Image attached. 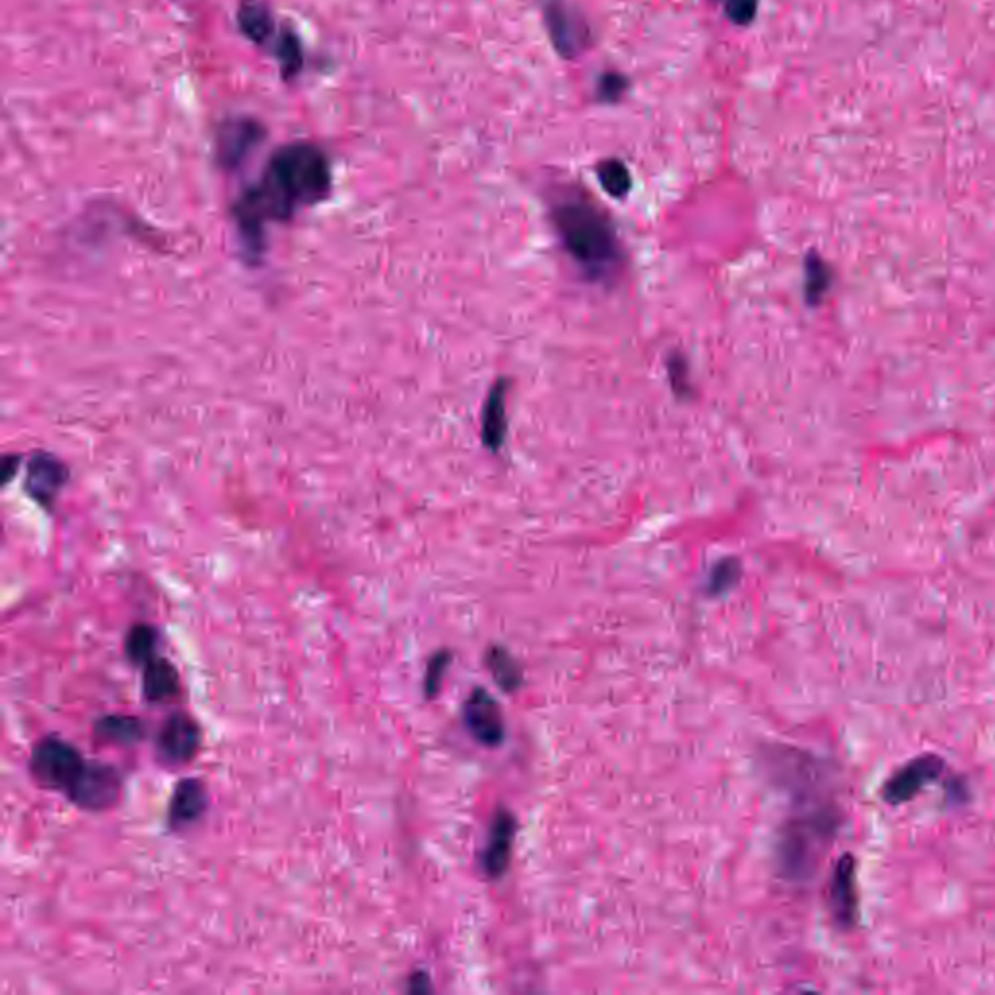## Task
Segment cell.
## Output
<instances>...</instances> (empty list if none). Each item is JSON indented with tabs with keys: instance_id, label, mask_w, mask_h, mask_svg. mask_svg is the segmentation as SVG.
<instances>
[{
	"instance_id": "cell-21",
	"label": "cell",
	"mask_w": 995,
	"mask_h": 995,
	"mask_svg": "<svg viewBox=\"0 0 995 995\" xmlns=\"http://www.w3.org/2000/svg\"><path fill=\"white\" fill-rule=\"evenodd\" d=\"M125 656L133 666L144 667L150 659L156 658L158 648V630L156 626L146 623H136L125 634Z\"/></svg>"
},
{
	"instance_id": "cell-15",
	"label": "cell",
	"mask_w": 995,
	"mask_h": 995,
	"mask_svg": "<svg viewBox=\"0 0 995 995\" xmlns=\"http://www.w3.org/2000/svg\"><path fill=\"white\" fill-rule=\"evenodd\" d=\"M507 381L498 380L490 388L489 396L482 406L481 436L482 444L490 451L498 454L507 434Z\"/></svg>"
},
{
	"instance_id": "cell-1",
	"label": "cell",
	"mask_w": 995,
	"mask_h": 995,
	"mask_svg": "<svg viewBox=\"0 0 995 995\" xmlns=\"http://www.w3.org/2000/svg\"><path fill=\"white\" fill-rule=\"evenodd\" d=\"M331 186V161L317 144L290 143L277 148L261 178L245 187L232 206L245 254L259 257L270 224L290 222L298 212L325 201Z\"/></svg>"
},
{
	"instance_id": "cell-10",
	"label": "cell",
	"mask_w": 995,
	"mask_h": 995,
	"mask_svg": "<svg viewBox=\"0 0 995 995\" xmlns=\"http://www.w3.org/2000/svg\"><path fill=\"white\" fill-rule=\"evenodd\" d=\"M856 858L852 853H843L836 861L830 888H828V908L832 914L836 926L842 929H853L860 918V898H858V875H856Z\"/></svg>"
},
{
	"instance_id": "cell-22",
	"label": "cell",
	"mask_w": 995,
	"mask_h": 995,
	"mask_svg": "<svg viewBox=\"0 0 995 995\" xmlns=\"http://www.w3.org/2000/svg\"><path fill=\"white\" fill-rule=\"evenodd\" d=\"M275 59L279 60L280 75L284 80L298 77L304 68V47L292 30H282L272 47Z\"/></svg>"
},
{
	"instance_id": "cell-18",
	"label": "cell",
	"mask_w": 995,
	"mask_h": 995,
	"mask_svg": "<svg viewBox=\"0 0 995 995\" xmlns=\"http://www.w3.org/2000/svg\"><path fill=\"white\" fill-rule=\"evenodd\" d=\"M146 731H148L146 722L131 714H108L98 717L93 724V737L98 741L118 747H131L144 741Z\"/></svg>"
},
{
	"instance_id": "cell-11",
	"label": "cell",
	"mask_w": 995,
	"mask_h": 995,
	"mask_svg": "<svg viewBox=\"0 0 995 995\" xmlns=\"http://www.w3.org/2000/svg\"><path fill=\"white\" fill-rule=\"evenodd\" d=\"M463 724L484 747H498L506 737L502 709L484 689H474L465 701Z\"/></svg>"
},
{
	"instance_id": "cell-5",
	"label": "cell",
	"mask_w": 995,
	"mask_h": 995,
	"mask_svg": "<svg viewBox=\"0 0 995 995\" xmlns=\"http://www.w3.org/2000/svg\"><path fill=\"white\" fill-rule=\"evenodd\" d=\"M121 793H123L121 770L105 762L88 760L65 795L78 809L103 813L118 805Z\"/></svg>"
},
{
	"instance_id": "cell-25",
	"label": "cell",
	"mask_w": 995,
	"mask_h": 995,
	"mask_svg": "<svg viewBox=\"0 0 995 995\" xmlns=\"http://www.w3.org/2000/svg\"><path fill=\"white\" fill-rule=\"evenodd\" d=\"M449 663H451V653L447 650L438 651V653L432 656L428 667H426V675H424V696L426 698L438 696L441 683H444V677H446L447 669H449Z\"/></svg>"
},
{
	"instance_id": "cell-14",
	"label": "cell",
	"mask_w": 995,
	"mask_h": 995,
	"mask_svg": "<svg viewBox=\"0 0 995 995\" xmlns=\"http://www.w3.org/2000/svg\"><path fill=\"white\" fill-rule=\"evenodd\" d=\"M67 479V467L59 459L40 454L27 467L26 490L35 502L52 507Z\"/></svg>"
},
{
	"instance_id": "cell-19",
	"label": "cell",
	"mask_w": 995,
	"mask_h": 995,
	"mask_svg": "<svg viewBox=\"0 0 995 995\" xmlns=\"http://www.w3.org/2000/svg\"><path fill=\"white\" fill-rule=\"evenodd\" d=\"M832 269L820 255L809 254L803 262V294L809 305H818L832 288Z\"/></svg>"
},
{
	"instance_id": "cell-29",
	"label": "cell",
	"mask_w": 995,
	"mask_h": 995,
	"mask_svg": "<svg viewBox=\"0 0 995 995\" xmlns=\"http://www.w3.org/2000/svg\"><path fill=\"white\" fill-rule=\"evenodd\" d=\"M406 990H409V992H413V994H426V992H431L432 986L428 974H426V972H416V974H413V976H411V980H409V986H406Z\"/></svg>"
},
{
	"instance_id": "cell-23",
	"label": "cell",
	"mask_w": 995,
	"mask_h": 995,
	"mask_svg": "<svg viewBox=\"0 0 995 995\" xmlns=\"http://www.w3.org/2000/svg\"><path fill=\"white\" fill-rule=\"evenodd\" d=\"M597 179L605 193L613 199H625L633 189V178L625 164L616 158L601 161L597 166Z\"/></svg>"
},
{
	"instance_id": "cell-13",
	"label": "cell",
	"mask_w": 995,
	"mask_h": 995,
	"mask_svg": "<svg viewBox=\"0 0 995 995\" xmlns=\"http://www.w3.org/2000/svg\"><path fill=\"white\" fill-rule=\"evenodd\" d=\"M515 818L510 810H498L490 825L489 842L482 852V869L490 879H500L506 873L514 848Z\"/></svg>"
},
{
	"instance_id": "cell-6",
	"label": "cell",
	"mask_w": 995,
	"mask_h": 995,
	"mask_svg": "<svg viewBox=\"0 0 995 995\" xmlns=\"http://www.w3.org/2000/svg\"><path fill=\"white\" fill-rule=\"evenodd\" d=\"M199 749L201 727L186 712L169 714L154 739L156 759L168 768L186 767L197 757Z\"/></svg>"
},
{
	"instance_id": "cell-27",
	"label": "cell",
	"mask_w": 995,
	"mask_h": 995,
	"mask_svg": "<svg viewBox=\"0 0 995 995\" xmlns=\"http://www.w3.org/2000/svg\"><path fill=\"white\" fill-rule=\"evenodd\" d=\"M667 371H669V380H671V385L675 389V393L679 396L691 395V381H689V364L684 360L683 355L679 353H673V355L667 358Z\"/></svg>"
},
{
	"instance_id": "cell-3",
	"label": "cell",
	"mask_w": 995,
	"mask_h": 995,
	"mask_svg": "<svg viewBox=\"0 0 995 995\" xmlns=\"http://www.w3.org/2000/svg\"><path fill=\"white\" fill-rule=\"evenodd\" d=\"M838 825L840 817L832 805H820L792 818L778 843V861L785 877L792 881L809 879L817 869L820 853L832 842Z\"/></svg>"
},
{
	"instance_id": "cell-28",
	"label": "cell",
	"mask_w": 995,
	"mask_h": 995,
	"mask_svg": "<svg viewBox=\"0 0 995 995\" xmlns=\"http://www.w3.org/2000/svg\"><path fill=\"white\" fill-rule=\"evenodd\" d=\"M759 12V0H726V14L735 26H749Z\"/></svg>"
},
{
	"instance_id": "cell-26",
	"label": "cell",
	"mask_w": 995,
	"mask_h": 995,
	"mask_svg": "<svg viewBox=\"0 0 995 995\" xmlns=\"http://www.w3.org/2000/svg\"><path fill=\"white\" fill-rule=\"evenodd\" d=\"M628 86L630 85L623 75L605 72V75H601L600 82H597V100L601 103H616L625 96Z\"/></svg>"
},
{
	"instance_id": "cell-8",
	"label": "cell",
	"mask_w": 995,
	"mask_h": 995,
	"mask_svg": "<svg viewBox=\"0 0 995 995\" xmlns=\"http://www.w3.org/2000/svg\"><path fill=\"white\" fill-rule=\"evenodd\" d=\"M944 770H947V764L939 754H933V752L919 754L910 762H906L903 768H898L893 776L886 780L883 792H881L883 800L893 807L912 802L929 784L941 780Z\"/></svg>"
},
{
	"instance_id": "cell-20",
	"label": "cell",
	"mask_w": 995,
	"mask_h": 995,
	"mask_svg": "<svg viewBox=\"0 0 995 995\" xmlns=\"http://www.w3.org/2000/svg\"><path fill=\"white\" fill-rule=\"evenodd\" d=\"M487 666H489L490 675L494 679V683L502 691L515 692L524 683L522 667L515 661L514 656L510 651L500 648V646H492L487 651Z\"/></svg>"
},
{
	"instance_id": "cell-24",
	"label": "cell",
	"mask_w": 995,
	"mask_h": 995,
	"mask_svg": "<svg viewBox=\"0 0 995 995\" xmlns=\"http://www.w3.org/2000/svg\"><path fill=\"white\" fill-rule=\"evenodd\" d=\"M741 578V564L735 558H724L719 560L712 570H709L708 583L706 591L712 597L726 595L727 591L734 590Z\"/></svg>"
},
{
	"instance_id": "cell-7",
	"label": "cell",
	"mask_w": 995,
	"mask_h": 995,
	"mask_svg": "<svg viewBox=\"0 0 995 995\" xmlns=\"http://www.w3.org/2000/svg\"><path fill=\"white\" fill-rule=\"evenodd\" d=\"M545 26L555 52L566 60H574L590 45V27L575 14L568 0H539Z\"/></svg>"
},
{
	"instance_id": "cell-9",
	"label": "cell",
	"mask_w": 995,
	"mask_h": 995,
	"mask_svg": "<svg viewBox=\"0 0 995 995\" xmlns=\"http://www.w3.org/2000/svg\"><path fill=\"white\" fill-rule=\"evenodd\" d=\"M267 131L257 119L237 115L220 123L216 133V161L222 169L239 168L249 154L265 141Z\"/></svg>"
},
{
	"instance_id": "cell-4",
	"label": "cell",
	"mask_w": 995,
	"mask_h": 995,
	"mask_svg": "<svg viewBox=\"0 0 995 995\" xmlns=\"http://www.w3.org/2000/svg\"><path fill=\"white\" fill-rule=\"evenodd\" d=\"M86 762L88 760L72 742L59 735H45L32 747L27 768L35 784L65 793L82 772Z\"/></svg>"
},
{
	"instance_id": "cell-16",
	"label": "cell",
	"mask_w": 995,
	"mask_h": 995,
	"mask_svg": "<svg viewBox=\"0 0 995 995\" xmlns=\"http://www.w3.org/2000/svg\"><path fill=\"white\" fill-rule=\"evenodd\" d=\"M181 694V677L178 667L168 658L150 659L143 667V696L150 704H168Z\"/></svg>"
},
{
	"instance_id": "cell-12",
	"label": "cell",
	"mask_w": 995,
	"mask_h": 995,
	"mask_svg": "<svg viewBox=\"0 0 995 995\" xmlns=\"http://www.w3.org/2000/svg\"><path fill=\"white\" fill-rule=\"evenodd\" d=\"M209 790L201 778L179 780L169 797L166 823L171 830H183L199 823L209 809Z\"/></svg>"
},
{
	"instance_id": "cell-17",
	"label": "cell",
	"mask_w": 995,
	"mask_h": 995,
	"mask_svg": "<svg viewBox=\"0 0 995 995\" xmlns=\"http://www.w3.org/2000/svg\"><path fill=\"white\" fill-rule=\"evenodd\" d=\"M236 22L239 32L255 45H267L279 32L267 0H242L237 7Z\"/></svg>"
},
{
	"instance_id": "cell-2",
	"label": "cell",
	"mask_w": 995,
	"mask_h": 995,
	"mask_svg": "<svg viewBox=\"0 0 995 995\" xmlns=\"http://www.w3.org/2000/svg\"><path fill=\"white\" fill-rule=\"evenodd\" d=\"M550 216L566 254L593 282H613L625 267V251L607 212L578 189H566L550 204Z\"/></svg>"
}]
</instances>
